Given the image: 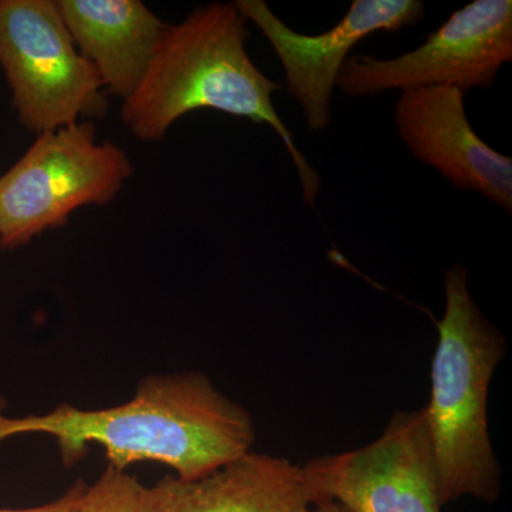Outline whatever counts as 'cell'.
Segmentation results:
<instances>
[{
	"label": "cell",
	"instance_id": "6da1fadb",
	"mask_svg": "<svg viewBox=\"0 0 512 512\" xmlns=\"http://www.w3.org/2000/svg\"><path fill=\"white\" fill-rule=\"evenodd\" d=\"M0 406V443L19 434L56 440L63 466L74 467L97 444L109 466L127 470L153 461L183 480L205 476L254 450L247 407L229 399L201 372L158 373L137 384L133 399L106 409L62 403L40 416L9 419Z\"/></svg>",
	"mask_w": 512,
	"mask_h": 512
},
{
	"label": "cell",
	"instance_id": "7a4b0ae2",
	"mask_svg": "<svg viewBox=\"0 0 512 512\" xmlns=\"http://www.w3.org/2000/svg\"><path fill=\"white\" fill-rule=\"evenodd\" d=\"M247 22L235 3L212 2L167 25L143 79L123 100L121 119L146 143L163 140L174 123L198 110L268 124L292 158L303 201L315 207L322 180L276 113L272 96L281 86L252 62Z\"/></svg>",
	"mask_w": 512,
	"mask_h": 512
},
{
	"label": "cell",
	"instance_id": "3957f363",
	"mask_svg": "<svg viewBox=\"0 0 512 512\" xmlns=\"http://www.w3.org/2000/svg\"><path fill=\"white\" fill-rule=\"evenodd\" d=\"M444 293L430 400L423 407L441 504L466 497L493 504L503 484L488 430V390L507 353V340L468 291L463 265L447 269Z\"/></svg>",
	"mask_w": 512,
	"mask_h": 512
},
{
	"label": "cell",
	"instance_id": "277c9868",
	"mask_svg": "<svg viewBox=\"0 0 512 512\" xmlns=\"http://www.w3.org/2000/svg\"><path fill=\"white\" fill-rule=\"evenodd\" d=\"M134 173L127 151L97 140L93 121L39 134L0 175V248L18 249L89 205H106Z\"/></svg>",
	"mask_w": 512,
	"mask_h": 512
},
{
	"label": "cell",
	"instance_id": "5b68a950",
	"mask_svg": "<svg viewBox=\"0 0 512 512\" xmlns=\"http://www.w3.org/2000/svg\"><path fill=\"white\" fill-rule=\"evenodd\" d=\"M0 67L19 123L37 136L109 111L99 74L53 0H0Z\"/></svg>",
	"mask_w": 512,
	"mask_h": 512
},
{
	"label": "cell",
	"instance_id": "8992f818",
	"mask_svg": "<svg viewBox=\"0 0 512 512\" xmlns=\"http://www.w3.org/2000/svg\"><path fill=\"white\" fill-rule=\"evenodd\" d=\"M512 62L511 0H474L456 10L413 52L394 59L349 56L336 87L349 97L387 90L454 87L488 90Z\"/></svg>",
	"mask_w": 512,
	"mask_h": 512
},
{
	"label": "cell",
	"instance_id": "52a82bcc",
	"mask_svg": "<svg viewBox=\"0 0 512 512\" xmlns=\"http://www.w3.org/2000/svg\"><path fill=\"white\" fill-rule=\"evenodd\" d=\"M319 501L349 512H441L439 481L423 409L397 412L365 447L303 466Z\"/></svg>",
	"mask_w": 512,
	"mask_h": 512
},
{
	"label": "cell",
	"instance_id": "ba28073f",
	"mask_svg": "<svg viewBox=\"0 0 512 512\" xmlns=\"http://www.w3.org/2000/svg\"><path fill=\"white\" fill-rule=\"evenodd\" d=\"M234 3L274 49L284 67L286 89L302 107L311 131L329 127L333 90L353 47L373 33L417 25L426 13L421 0H353L338 25L320 35H305L285 25L264 0Z\"/></svg>",
	"mask_w": 512,
	"mask_h": 512
},
{
	"label": "cell",
	"instance_id": "9c48e42d",
	"mask_svg": "<svg viewBox=\"0 0 512 512\" xmlns=\"http://www.w3.org/2000/svg\"><path fill=\"white\" fill-rule=\"evenodd\" d=\"M464 92L421 87L403 92L394 110L404 146L457 190L477 192L512 212V160L484 143L471 127Z\"/></svg>",
	"mask_w": 512,
	"mask_h": 512
},
{
	"label": "cell",
	"instance_id": "30bf717a",
	"mask_svg": "<svg viewBox=\"0 0 512 512\" xmlns=\"http://www.w3.org/2000/svg\"><path fill=\"white\" fill-rule=\"evenodd\" d=\"M303 466L248 451L205 476H165L143 490V512H312Z\"/></svg>",
	"mask_w": 512,
	"mask_h": 512
},
{
	"label": "cell",
	"instance_id": "8fae6325",
	"mask_svg": "<svg viewBox=\"0 0 512 512\" xmlns=\"http://www.w3.org/2000/svg\"><path fill=\"white\" fill-rule=\"evenodd\" d=\"M80 55L107 94L126 100L143 79L167 25L141 0H57Z\"/></svg>",
	"mask_w": 512,
	"mask_h": 512
},
{
	"label": "cell",
	"instance_id": "7c38bea8",
	"mask_svg": "<svg viewBox=\"0 0 512 512\" xmlns=\"http://www.w3.org/2000/svg\"><path fill=\"white\" fill-rule=\"evenodd\" d=\"M144 485L107 464L96 483L87 485L79 512H143Z\"/></svg>",
	"mask_w": 512,
	"mask_h": 512
},
{
	"label": "cell",
	"instance_id": "4fadbf2b",
	"mask_svg": "<svg viewBox=\"0 0 512 512\" xmlns=\"http://www.w3.org/2000/svg\"><path fill=\"white\" fill-rule=\"evenodd\" d=\"M86 490L87 484L79 480L62 497L56 498L52 503L39 505V507L20 508V510L0 508V512H79Z\"/></svg>",
	"mask_w": 512,
	"mask_h": 512
},
{
	"label": "cell",
	"instance_id": "5bb4252c",
	"mask_svg": "<svg viewBox=\"0 0 512 512\" xmlns=\"http://www.w3.org/2000/svg\"><path fill=\"white\" fill-rule=\"evenodd\" d=\"M312 512H349V511L345 510V508H343L342 505L335 503V501L322 500V501H319V503L315 504V507H313Z\"/></svg>",
	"mask_w": 512,
	"mask_h": 512
}]
</instances>
